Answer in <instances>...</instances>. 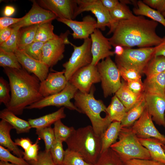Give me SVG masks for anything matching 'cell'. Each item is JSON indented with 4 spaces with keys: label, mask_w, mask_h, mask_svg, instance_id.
Returning <instances> with one entry per match:
<instances>
[{
    "label": "cell",
    "mask_w": 165,
    "mask_h": 165,
    "mask_svg": "<svg viewBox=\"0 0 165 165\" xmlns=\"http://www.w3.org/2000/svg\"><path fill=\"white\" fill-rule=\"evenodd\" d=\"M158 23L144 16H135L130 19L118 22L111 37L108 38L112 46L139 48L155 46L163 38L156 33Z\"/></svg>",
    "instance_id": "6da1fadb"
},
{
    "label": "cell",
    "mask_w": 165,
    "mask_h": 165,
    "mask_svg": "<svg viewBox=\"0 0 165 165\" xmlns=\"http://www.w3.org/2000/svg\"><path fill=\"white\" fill-rule=\"evenodd\" d=\"M8 77L11 91V100L6 107L16 115L22 114L25 108L43 97L39 92L40 81L34 75L24 68H3Z\"/></svg>",
    "instance_id": "7a4b0ae2"
},
{
    "label": "cell",
    "mask_w": 165,
    "mask_h": 165,
    "mask_svg": "<svg viewBox=\"0 0 165 165\" xmlns=\"http://www.w3.org/2000/svg\"><path fill=\"white\" fill-rule=\"evenodd\" d=\"M65 142L68 148L76 152L86 162L94 165L101 154V137L96 134L92 126L75 129Z\"/></svg>",
    "instance_id": "3957f363"
},
{
    "label": "cell",
    "mask_w": 165,
    "mask_h": 165,
    "mask_svg": "<svg viewBox=\"0 0 165 165\" xmlns=\"http://www.w3.org/2000/svg\"><path fill=\"white\" fill-rule=\"evenodd\" d=\"M95 90L94 86L89 93H83L78 90L74 99V105L80 113L89 118L96 134L101 136L112 122L108 115L105 117L101 116L102 112L106 113L107 107L102 101L97 100L94 96Z\"/></svg>",
    "instance_id": "277c9868"
},
{
    "label": "cell",
    "mask_w": 165,
    "mask_h": 165,
    "mask_svg": "<svg viewBox=\"0 0 165 165\" xmlns=\"http://www.w3.org/2000/svg\"><path fill=\"white\" fill-rule=\"evenodd\" d=\"M118 139L110 148L123 162L134 159H151L148 150L141 144L131 127L121 128Z\"/></svg>",
    "instance_id": "5b68a950"
},
{
    "label": "cell",
    "mask_w": 165,
    "mask_h": 165,
    "mask_svg": "<svg viewBox=\"0 0 165 165\" xmlns=\"http://www.w3.org/2000/svg\"><path fill=\"white\" fill-rule=\"evenodd\" d=\"M120 56H116V65L127 69L134 70L141 74L151 59L154 56L156 46L133 49L124 47Z\"/></svg>",
    "instance_id": "8992f818"
},
{
    "label": "cell",
    "mask_w": 165,
    "mask_h": 165,
    "mask_svg": "<svg viewBox=\"0 0 165 165\" xmlns=\"http://www.w3.org/2000/svg\"><path fill=\"white\" fill-rule=\"evenodd\" d=\"M96 66L104 97L115 94L121 85V75L116 64L109 57L99 62Z\"/></svg>",
    "instance_id": "52a82bcc"
},
{
    "label": "cell",
    "mask_w": 165,
    "mask_h": 165,
    "mask_svg": "<svg viewBox=\"0 0 165 165\" xmlns=\"http://www.w3.org/2000/svg\"><path fill=\"white\" fill-rule=\"evenodd\" d=\"M70 44L73 47V51L68 61L62 65L64 68V75L68 81L77 71L90 64L92 60L90 38L84 40L83 44L79 46L71 42Z\"/></svg>",
    "instance_id": "ba28073f"
},
{
    "label": "cell",
    "mask_w": 165,
    "mask_h": 165,
    "mask_svg": "<svg viewBox=\"0 0 165 165\" xmlns=\"http://www.w3.org/2000/svg\"><path fill=\"white\" fill-rule=\"evenodd\" d=\"M78 5V16L85 11H90L97 19V28L104 31L107 27L109 31L107 35L113 33L117 24L112 20L109 11L102 4L100 0H76Z\"/></svg>",
    "instance_id": "9c48e42d"
},
{
    "label": "cell",
    "mask_w": 165,
    "mask_h": 165,
    "mask_svg": "<svg viewBox=\"0 0 165 165\" xmlns=\"http://www.w3.org/2000/svg\"><path fill=\"white\" fill-rule=\"evenodd\" d=\"M77 89L68 81L65 88L61 92L47 97L27 107L25 109H41L49 106L66 108L80 113V110L71 101L74 98Z\"/></svg>",
    "instance_id": "30bf717a"
},
{
    "label": "cell",
    "mask_w": 165,
    "mask_h": 165,
    "mask_svg": "<svg viewBox=\"0 0 165 165\" xmlns=\"http://www.w3.org/2000/svg\"><path fill=\"white\" fill-rule=\"evenodd\" d=\"M69 30L61 33L56 38L44 43L42 50V61L50 68L55 65L64 57L65 46L70 44Z\"/></svg>",
    "instance_id": "8fae6325"
},
{
    "label": "cell",
    "mask_w": 165,
    "mask_h": 165,
    "mask_svg": "<svg viewBox=\"0 0 165 165\" xmlns=\"http://www.w3.org/2000/svg\"><path fill=\"white\" fill-rule=\"evenodd\" d=\"M69 81L81 92L89 93L94 84L101 82L97 66L90 64L77 71Z\"/></svg>",
    "instance_id": "7c38bea8"
},
{
    "label": "cell",
    "mask_w": 165,
    "mask_h": 165,
    "mask_svg": "<svg viewBox=\"0 0 165 165\" xmlns=\"http://www.w3.org/2000/svg\"><path fill=\"white\" fill-rule=\"evenodd\" d=\"M43 8L52 12L57 18L74 20L77 16L76 0H39L36 1Z\"/></svg>",
    "instance_id": "4fadbf2b"
},
{
    "label": "cell",
    "mask_w": 165,
    "mask_h": 165,
    "mask_svg": "<svg viewBox=\"0 0 165 165\" xmlns=\"http://www.w3.org/2000/svg\"><path fill=\"white\" fill-rule=\"evenodd\" d=\"M32 7L24 16L22 20L9 27L18 29L36 24H40L57 19V16L50 11L41 6L35 0L32 1Z\"/></svg>",
    "instance_id": "5bb4252c"
},
{
    "label": "cell",
    "mask_w": 165,
    "mask_h": 165,
    "mask_svg": "<svg viewBox=\"0 0 165 165\" xmlns=\"http://www.w3.org/2000/svg\"><path fill=\"white\" fill-rule=\"evenodd\" d=\"M131 127L138 138H154L165 145V136L156 128L146 108L141 117Z\"/></svg>",
    "instance_id": "9a60e30c"
},
{
    "label": "cell",
    "mask_w": 165,
    "mask_h": 165,
    "mask_svg": "<svg viewBox=\"0 0 165 165\" xmlns=\"http://www.w3.org/2000/svg\"><path fill=\"white\" fill-rule=\"evenodd\" d=\"M90 36L92 56L91 64L96 66L101 60H103L115 54L114 51L111 50L112 46L108 38L105 37L99 29H95Z\"/></svg>",
    "instance_id": "2e32d148"
},
{
    "label": "cell",
    "mask_w": 165,
    "mask_h": 165,
    "mask_svg": "<svg viewBox=\"0 0 165 165\" xmlns=\"http://www.w3.org/2000/svg\"><path fill=\"white\" fill-rule=\"evenodd\" d=\"M57 20L69 27L73 31L71 34L75 39H83L89 38V36L97 28V21L90 15L84 16L82 21L57 18Z\"/></svg>",
    "instance_id": "e0dca14e"
},
{
    "label": "cell",
    "mask_w": 165,
    "mask_h": 165,
    "mask_svg": "<svg viewBox=\"0 0 165 165\" xmlns=\"http://www.w3.org/2000/svg\"><path fill=\"white\" fill-rule=\"evenodd\" d=\"M14 53L22 67L29 73H33L40 82L46 78L49 67L46 64L32 58L22 50L17 49Z\"/></svg>",
    "instance_id": "ac0fdd59"
},
{
    "label": "cell",
    "mask_w": 165,
    "mask_h": 165,
    "mask_svg": "<svg viewBox=\"0 0 165 165\" xmlns=\"http://www.w3.org/2000/svg\"><path fill=\"white\" fill-rule=\"evenodd\" d=\"M64 73V70L49 72L46 78L40 82L39 92L43 97L58 93L65 88L68 81Z\"/></svg>",
    "instance_id": "d6986e66"
},
{
    "label": "cell",
    "mask_w": 165,
    "mask_h": 165,
    "mask_svg": "<svg viewBox=\"0 0 165 165\" xmlns=\"http://www.w3.org/2000/svg\"><path fill=\"white\" fill-rule=\"evenodd\" d=\"M146 108L153 121L165 128V97L145 93Z\"/></svg>",
    "instance_id": "ffe728a7"
},
{
    "label": "cell",
    "mask_w": 165,
    "mask_h": 165,
    "mask_svg": "<svg viewBox=\"0 0 165 165\" xmlns=\"http://www.w3.org/2000/svg\"><path fill=\"white\" fill-rule=\"evenodd\" d=\"M143 84L145 94L165 97V71L146 77Z\"/></svg>",
    "instance_id": "44dd1931"
},
{
    "label": "cell",
    "mask_w": 165,
    "mask_h": 165,
    "mask_svg": "<svg viewBox=\"0 0 165 165\" xmlns=\"http://www.w3.org/2000/svg\"><path fill=\"white\" fill-rule=\"evenodd\" d=\"M144 92L136 94L128 88L126 82H121V85L115 95L125 107L127 112L138 102L144 95Z\"/></svg>",
    "instance_id": "7402d4cb"
},
{
    "label": "cell",
    "mask_w": 165,
    "mask_h": 165,
    "mask_svg": "<svg viewBox=\"0 0 165 165\" xmlns=\"http://www.w3.org/2000/svg\"><path fill=\"white\" fill-rule=\"evenodd\" d=\"M13 127L7 122L1 119L0 121V145L7 148L17 156L22 157L23 152L12 140L10 132Z\"/></svg>",
    "instance_id": "603a6c76"
},
{
    "label": "cell",
    "mask_w": 165,
    "mask_h": 165,
    "mask_svg": "<svg viewBox=\"0 0 165 165\" xmlns=\"http://www.w3.org/2000/svg\"><path fill=\"white\" fill-rule=\"evenodd\" d=\"M141 144L148 150L151 159L165 164L164 144L159 140L152 138H138Z\"/></svg>",
    "instance_id": "cb8c5ba5"
},
{
    "label": "cell",
    "mask_w": 165,
    "mask_h": 165,
    "mask_svg": "<svg viewBox=\"0 0 165 165\" xmlns=\"http://www.w3.org/2000/svg\"><path fill=\"white\" fill-rule=\"evenodd\" d=\"M0 118L11 125L18 134L28 133L31 128L28 121L19 118L6 108L0 111Z\"/></svg>",
    "instance_id": "d4e9b609"
},
{
    "label": "cell",
    "mask_w": 165,
    "mask_h": 165,
    "mask_svg": "<svg viewBox=\"0 0 165 165\" xmlns=\"http://www.w3.org/2000/svg\"><path fill=\"white\" fill-rule=\"evenodd\" d=\"M65 107H61L59 109L39 118L28 119L31 128H42L51 126L57 121L64 118L66 115L64 112Z\"/></svg>",
    "instance_id": "484cf974"
},
{
    "label": "cell",
    "mask_w": 165,
    "mask_h": 165,
    "mask_svg": "<svg viewBox=\"0 0 165 165\" xmlns=\"http://www.w3.org/2000/svg\"><path fill=\"white\" fill-rule=\"evenodd\" d=\"M121 128V122L113 121L101 135V153L110 148L112 145L117 141Z\"/></svg>",
    "instance_id": "4316f807"
},
{
    "label": "cell",
    "mask_w": 165,
    "mask_h": 165,
    "mask_svg": "<svg viewBox=\"0 0 165 165\" xmlns=\"http://www.w3.org/2000/svg\"><path fill=\"white\" fill-rule=\"evenodd\" d=\"M146 108L144 94L142 99L127 112L121 122V128L131 127L141 117Z\"/></svg>",
    "instance_id": "83f0119b"
},
{
    "label": "cell",
    "mask_w": 165,
    "mask_h": 165,
    "mask_svg": "<svg viewBox=\"0 0 165 165\" xmlns=\"http://www.w3.org/2000/svg\"><path fill=\"white\" fill-rule=\"evenodd\" d=\"M137 6L133 9V12L135 15L147 16L160 23L165 28V18L160 12L151 8L141 1L137 2Z\"/></svg>",
    "instance_id": "f1b7e54d"
},
{
    "label": "cell",
    "mask_w": 165,
    "mask_h": 165,
    "mask_svg": "<svg viewBox=\"0 0 165 165\" xmlns=\"http://www.w3.org/2000/svg\"><path fill=\"white\" fill-rule=\"evenodd\" d=\"M127 112L126 109L120 100L115 95L110 104L106 108V113L112 122H121Z\"/></svg>",
    "instance_id": "f546056e"
},
{
    "label": "cell",
    "mask_w": 165,
    "mask_h": 165,
    "mask_svg": "<svg viewBox=\"0 0 165 165\" xmlns=\"http://www.w3.org/2000/svg\"><path fill=\"white\" fill-rule=\"evenodd\" d=\"M40 24L22 28L19 30L17 42L18 50H22L34 42L37 29Z\"/></svg>",
    "instance_id": "4dcf8cb0"
},
{
    "label": "cell",
    "mask_w": 165,
    "mask_h": 165,
    "mask_svg": "<svg viewBox=\"0 0 165 165\" xmlns=\"http://www.w3.org/2000/svg\"><path fill=\"white\" fill-rule=\"evenodd\" d=\"M52 21L40 24L37 29L34 41L45 42L58 37L53 32L54 26Z\"/></svg>",
    "instance_id": "1f68e13d"
},
{
    "label": "cell",
    "mask_w": 165,
    "mask_h": 165,
    "mask_svg": "<svg viewBox=\"0 0 165 165\" xmlns=\"http://www.w3.org/2000/svg\"><path fill=\"white\" fill-rule=\"evenodd\" d=\"M165 71V57L162 56H154L150 61L143 72L146 77Z\"/></svg>",
    "instance_id": "d6a6232c"
},
{
    "label": "cell",
    "mask_w": 165,
    "mask_h": 165,
    "mask_svg": "<svg viewBox=\"0 0 165 165\" xmlns=\"http://www.w3.org/2000/svg\"><path fill=\"white\" fill-rule=\"evenodd\" d=\"M109 12L112 20L116 24L122 20L130 19L135 16L126 4L121 0Z\"/></svg>",
    "instance_id": "836d02e7"
},
{
    "label": "cell",
    "mask_w": 165,
    "mask_h": 165,
    "mask_svg": "<svg viewBox=\"0 0 165 165\" xmlns=\"http://www.w3.org/2000/svg\"><path fill=\"white\" fill-rule=\"evenodd\" d=\"M94 165H124L117 153L109 148L102 152Z\"/></svg>",
    "instance_id": "e575fe53"
},
{
    "label": "cell",
    "mask_w": 165,
    "mask_h": 165,
    "mask_svg": "<svg viewBox=\"0 0 165 165\" xmlns=\"http://www.w3.org/2000/svg\"><path fill=\"white\" fill-rule=\"evenodd\" d=\"M0 66L3 68L20 69L22 67L14 53L0 49Z\"/></svg>",
    "instance_id": "d590c367"
},
{
    "label": "cell",
    "mask_w": 165,
    "mask_h": 165,
    "mask_svg": "<svg viewBox=\"0 0 165 165\" xmlns=\"http://www.w3.org/2000/svg\"><path fill=\"white\" fill-rule=\"evenodd\" d=\"M36 134L38 139L44 141L45 145V150L50 151L55 140L53 128L50 126L36 129Z\"/></svg>",
    "instance_id": "8d00e7d4"
},
{
    "label": "cell",
    "mask_w": 165,
    "mask_h": 165,
    "mask_svg": "<svg viewBox=\"0 0 165 165\" xmlns=\"http://www.w3.org/2000/svg\"><path fill=\"white\" fill-rule=\"evenodd\" d=\"M53 129L55 138L63 142L66 141L75 129L73 127L64 125L61 119L54 123Z\"/></svg>",
    "instance_id": "74e56055"
},
{
    "label": "cell",
    "mask_w": 165,
    "mask_h": 165,
    "mask_svg": "<svg viewBox=\"0 0 165 165\" xmlns=\"http://www.w3.org/2000/svg\"><path fill=\"white\" fill-rule=\"evenodd\" d=\"M62 165H94L86 162L78 153L67 148Z\"/></svg>",
    "instance_id": "f35d334b"
},
{
    "label": "cell",
    "mask_w": 165,
    "mask_h": 165,
    "mask_svg": "<svg viewBox=\"0 0 165 165\" xmlns=\"http://www.w3.org/2000/svg\"><path fill=\"white\" fill-rule=\"evenodd\" d=\"M63 142L55 138L50 152L53 162L57 165H62L65 150L63 148Z\"/></svg>",
    "instance_id": "ab89813d"
},
{
    "label": "cell",
    "mask_w": 165,
    "mask_h": 165,
    "mask_svg": "<svg viewBox=\"0 0 165 165\" xmlns=\"http://www.w3.org/2000/svg\"><path fill=\"white\" fill-rule=\"evenodd\" d=\"M0 160L1 161L10 162L17 165H30L23 158L14 156L8 149L1 145H0Z\"/></svg>",
    "instance_id": "60d3db41"
},
{
    "label": "cell",
    "mask_w": 165,
    "mask_h": 165,
    "mask_svg": "<svg viewBox=\"0 0 165 165\" xmlns=\"http://www.w3.org/2000/svg\"><path fill=\"white\" fill-rule=\"evenodd\" d=\"M44 43L34 41L21 50L32 58L42 61V48Z\"/></svg>",
    "instance_id": "b9f144b4"
},
{
    "label": "cell",
    "mask_w": 165,
    "mask_h": 165,
    "mask_svg": "<svg viewBox=\"0 0 165 165\" xmlns=\"http://www.w3.org/2000/svg\"><path fill=\"white\" fill-rule=\"evenodd\" d=\"M12 28L13 30L11 36L6 41L0 44V49L7 52L14 53L18 49V38L20 29Z\"/></svg>",
    "instance_id": "7bdbcfd3"
},
{
    "label": "cell",
    "mask_w": 165,
    "mask_h": 165,
    "mask_svg": "<svg viewBox=\"0 0 165 165\" xmlns=\"http://www.w3.org/2000/svg\"><path fill=\"white\" fill-rule=\"evenodd\" d=\"M10 88L9 83L2 77H0V103L4 104L6 107L10 102L11 96Z\"/></svg>",
    "instance_id": "ee69618b"
},
{
    "label": "cell",
    "mask_w": 165,
    "mask_h": 165,
    "mask_svg": "<svg viewBox=\"0 0 165 165\" xmlns=\"http://www.w3.org/2000/svg\"><path fill=\"white\" fill-rule=\"evenodd\" d=\"M30 165H57L53 162L50 151L39 152L36 160L28 162Z\"/></svg>",
    "instance_id": "f6af8a7d"
},
{
    "label": "cell",
    "mask_w": 165,
    "mask_h": 165,
    "mask_svg": "<svg viewBox=\"0 0 165 165\" xmlns=\"http://www.w3.org/2000/svg\"><path fill=\"white\" fill-rule=\"evenodd\" d=\"M39 139L27 150L23 152V158L26 161L36 160L39 153Z\"/></svg>",
    "instance_id": "bcb514c9"
},
{
    "label": "cell",
    "mask_w": 165,
    "mask_h": 165,
    "mask_svg": "<svg viewBox=\"0 0 165 165\" xmlns=\"http://www.w3.org/2000/svg\"><path fill=\"white\" fill-rule=\"evenodd\" d=\"M117 66L121 76L125 81L129 80L141 79V74L138 71L132 69H127L120 66Z\"/></svg>",
    "instance_id": "7dc6e473"
},
{
    "label": "cell",
    "mask_w": 165,
    "mask_h": 165,
    "mask_svg": "<svg viewBox=\"0 0 165 165\" xmlns=\"http://www.w3.org/2000/svg\"><path fill=\"white\" fill-rule=\"evenodd\" d=\"M124 165H165L152 159H132L123 162Z\"/></svg>",
    "instance_id": "c3c4849f"
},
{
    "label": "cell",
    "mask_w": 165,
    "mask_h": 165,
    "mask_svg": "<svg viewBox=\"0 0 165 165\" xmlns=\"http://www.w3.org/2000/svg\"><path fill=\"white\" fill-rule=\"evenodd\" d=\"M125 82L128 88L133 92L136 94L144 92V84L141 79L129 80Z\"/></svg>",
    "instance_id": "681fc988"
},
{
    "label": "cell",
    "mask_w": 165,
    "mask_h": 165,
    "mask_svg": "<svg viewBox=\"0 0 165 165\" xmlns=\"http://www.w3.org/2000/svg\"><path fill=\"white\" fill-rule=\"evenodd\" d=\"M143 2L161 13H165V0H143Z\"/></svg>",
    "instance_id": "f907efd6"
},
{
    "label": "cell",
    "mask_w": 165,
    "mask_h": 165,
    "mask_svg": "<svg viewBox=\"0 0 165 165\" xmlns=\"http://www.w3.org/2000/svg\"><path fill=\"white\" fill-rule=\"evenodd\" d=\"M24 16L15 18L6 16L0 18V30L5 29L15 24L23 19Z\"/></svg>",
    "instance_id": "816d5d0a"
},
{
    "label": "cell",
    "mask_w": 165,
    "mask_h": 165,
    "mask_svg": "<svg viewBox=\"0 0 165 165\" xmlns=\"http://www.w3.org/2000/svg\"><path fill=\"white\" fill-rule=\"evenodd\" d=\"M14 142L17 146H21L25 151L28 149L33 144L31 140L28 138H16Z\"/></svg>",
    "instance_id": "f5cc1de1"
},
{
    "label": "cell",
    "mask_w": 165,
    "mask_h": 165,
    "mask_svg": "<svg viewBox=\"0 0 165 165\" xmlns=\"http://www.w3.org/2000/svg\"><path fill=\"white\" fill-rule=\"evenodd\" d=\"M13 28L9 27L0 30V44L6 41L11 36Z\"/></svg>",
    "instance_id": "db71d44e"
},
{
    "label": "cell",
    "mask_w": 165,
    "mask_h": 165,
    "mask_svg": "<svg viewBox=\"0 0 165 165\" xmlns=\"http://www.w3.org/2000/svg\"><path fill=\"white\" fill-rule=\"evenodd\" d=\"M102 4L109 11L115 7L119 3L118 0H100Z\"/></svg>",
    "instance_id": "11a10c76"
},
{
    "label": "cell",
    "mask_w": 165,
    "mask_h": 165,
    "mask_svg": "<svg viewBox=\"0 0 165 165\" xmlns=\"http://www.w3.org/2000/svg\"><path fill=\"white\" fill-rule=\"evenodd\" d=\"M163 38L161 42L156 46L154 56H162L165 57V36Z\"/></svg>",
    "instance_id": "9f6ffc18"
},
{
    "label": "cell",
    "mask_w": 165,
    "mask_h": 165,
    "mask_svg": "<svg viewBox=\"0 0 165 165\" xmlns=\"http://www.w3.org/2000/svg\"><path fill=\"white\" fill-rule=\"evenodd\" d=\"M14 8L12 6H7L4 8L3 14L5 16L9 17L12 15L15 12Z\"/></svg>",
    "instance_id": "6f0895ef"
},
{
    "label": "cell",
    "mask_w": 165,
    "mask_h": 165,
    "mask_svg": "<svg viewBox=\"0 0 165 165\" xmlns=\"http://www.w3.org/2000/svg\"><path fill=\"white\" fill-rule=\"evenodd\" d=\"M115 47V50L114 51L116 56H120L122 55L124 51V47L119 45H117Z\"/></svg>",
    "instance_id": "680465c9"
},
{
    "label": "cell",
    "mask_w": 165,
    "mask_h": 165,
    "mask_svg": "<svg viewBox=\"0 0 165 165\" xmlns=\"http://www.w3.org/2000/svg\"><path fill=\"white\" fill-rule=\"evenodd\" d=\"M0 165H17L12 163H10L8 162H5L2 161H0Z\"/></svg>",
    "instance_id": "91938a15"
},
{
    "label": "cell",
    "mask_w": 165,
    "mask_h": 165,
    "mask_svg": "<svg viewBox=\"0 0 165 165\" xmlns=\"http://www.w3.org/2000/svg\"><path fill=\"white\" fill-rule=\"evenodd\" d=\"M162 15L164 16V17L165 18V13H161Z\"/></svg>",
    "instance_id": "94428289"
},
{
    "label": "cell",
    "mask_w": 165,
    "mask_h": 165,
    "mask_svg": "<svg viewBox=\"0 0 165 165\" xmlns=\"http://www.w3.org/2000/svg\"><path fill=\"white\" fill-rule=\"evenodd\" d=\"M163 148L165 152V145H164L163 146Z\"/></svg>",
    "instance_id": "6125c7cd"
},
{
    "label": "cell",
    "mask_w": 165,
    "mask_h": 165,
    "mask_svg": "<svg viewBox=\"0 0 165 165\" xmlns=\"http://www.w3.org/2000/svg\"></svg>",
    "instance_id": "be15d7a7"
}]
</instances>
